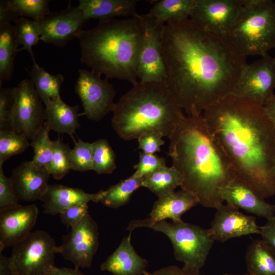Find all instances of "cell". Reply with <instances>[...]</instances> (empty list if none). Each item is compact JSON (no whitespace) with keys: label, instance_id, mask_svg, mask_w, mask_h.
Here are the masks:
<instances>
[{"label":"cell","instance_id":"13","mask_svg":"<svg viewBox=\"0 0 275 275\" xmlns=\"http://www.w3.org/2000/svg\"><path fill=\"white\" fill-rule=\"evenodd\" d=\"M144 27L137 76L143 82H164L166 70L161 50V36L165 24H160L147 14L140 15Z\"/></svg>","mask_w":275,"mask_h":275},{"label":"cell","instance_id":"8","mask_svg":"<svg viewBox=\"0 0 275 275\" xmlns=\"http://www.w3.org/2000/svg\"><path fill=\"white\" fill-rule=\"evenodd\" d=\"M57 246L47 232H31L13 246L10 258L15 275H46L54 265Z\"/></svg>","mask_w":275,"mask_h":275},{"label":"cell","instance_id":"35","mask_svg":"<svg viewBox=\"0 0 275 275\" xmlns=\"http://www.w3.org/2000/svg\"><path fill=\"white\" fill-rule=\"evenodd\" d=\"M23 135L13 130H0V164L12 156L23 152L30 145Z\"/></svg>","mask_w":275,"mask_h":275},{"label":"cell","instance_id":"38","mask_svg":"<svg viewBox=\"0 0 275 275\" xmlns=\"http://www.w3.org/2000/svg\"><path fill=\"white\" fill-rule=\"evenodd\" d=\"M15 94L16 87H0V130H12V119Z\"/></svg>","mask_w":275,"mask_h":275},{"label":"cell","instance_id":"39","mask_svg":"<svg viewBox=\"0 0 275 275\" xmlns=\"http://www.w3.org/2000/svg\"><path fill=\"white\" fill-rule=\"evenodd\" d=\"M166 166V161L155 154L140 152L139 162L133 166L135 169L133 174L135 176L143 178L158 169Z\"/></svg>","mask_w":275,"mask_h":275},{"label":"cell","instance_id":"30","mask_svg":"<svg viewBox=\"0 0 275 275\" xmlns=\"http://www.w3.org/2000/svg\"><path fill=\"white\" fill-rule=\"evenodd\" d=\"M142 179L132 174L127 179L110 186L104 190L100 202L111 208H118L126 205L133 192L141 187Z\"/></svg>","mask_w":275,"mask_h":275},{"label":"cell","instance_id":"40","mask_svg":"<svg viewBox=\"0 0 275 275\" xmlns=\"http://www.w3.org/2000/svg\"><path fill=\"white\" fill-rule=\"evenodd\" d=\"M19 200L10 178L5 175L3 165L0 164V210L20 205Z\"/></svg>","mask_w":275,"mask_h":275},{"label":"cell","instance_id":"41","mask_svg":"<svg viewBox=\"0 0 275 275\" xmlns=\"http://www.w3.org/2000/svg\"><path fill=\"white\" fill-rule=\"evenodd\" d=\"M163 135L157 132H148L140 135L137 139L139 148L143 152L148 154H155L160 151V146L164 144L162 139Z\"/></svg>","mask_w":275,"mask_h":275},{"label":"cell","instance_id":"22","mask_svg":"<svg viewBox=\"0 0 275 275\" xmlns=\"http://www.w3.org/2000/svg\"><path fill=\"white\" fill-rule=\"evenodd\" d=\"M131 233L123 238L117 249L101 264V270L113 275H144L148 261L134 250L131 243Z\"/></svg>","mask_w":275,"mask_h":275},{"label":"cell","instance_id":"12","mask_svg":"<svg viewBox=\"0 0 275 275\" xmlns=\"http://www.w3.org/2000/svg\"><path fill=\"white\" fill-rule=\"evenodd\" d=\"M98 245V227L89 214L62 236V243L56 251L75 267L90 268Z\"/></svg>","mask_w":275,"mask_h":275},{"label":"cell","instance_id":"44","mask_svg":"<svg viewBox=\"0 0 275 275\" xmlns=\"http://www.w3.org/2000/svg\"><path fill=\"white\" fill-rule=\"evenodd\" d=\"M262 240L275 252V216L267 219L266 224L260 227Z\"/></svg>","mask_w":275,"mask_h":275},{"label":"cell","instance_id":"10","mask_svg":"<svg viewBox=\"0 0 275 275\" xmlns=\"http://www.w3.org/2000/svg\"><path fill=\"white\" fill-rule=\"evenodd\" d=\"M78 73L74 88L84 113L90 120L99 121L113 111L116 91L107 77L103 79L101 75L86 69H79Z\"/></svg>","mask_w":275,"mask_h":275},{"label":"cell","instance_id":"4","mask_svg":"<svg viewBox=\"0 0 275 275\" xmlns=\"http://www.w3.org/2000/svg\"><path fill=\"white\" fill-rule=\"evenodd\" d=\"M144 27L140 14L126 19L101 20L78 37L80 61L107 78L138 80L137 70Z\"/></svg>","mask_w":275,"mask_h":275},{"label":"cell","instance_id":"45","mask_svg":"<svg viewBox=\"0 0 275 275\" xmlns=\"http://www.w3.org/2000/svg\"><path fill=\"white\" fill-rule=\"evenodd\" d=\"M19 16L10 0L0 1V25L11 23L19 18Z\"/></svg>","mask_w":275,"mask_h":275},{"label":"cell","instance_id":"43","mask_svg":"<svg viewBox=\"0 0 275 275\" xmlns=\"http://www.w3.org/2000/svg\"><path fill=\"white\" fill-rule=\"evenodd\" d=\"M144 275H200V270L183 266L170 265L160 268L154 272L146 271Z\"/></svg>","mask_w":275,"mask_h":275},{"label":"cell","instance_id":"21","mask_svg":"<svg viewBox=\"0 0 275 275\" xmlns=\"http://www.w3.org/2000/svg\"><path fill=\"white\" fill-rule=\"evenodd\" d=\"M103 193L104 190L89 194L79 188L59 184H49L41 200L43 203V212L55 215L75 205L88 203L90 201L99 202Z\"/></svg>","mask_w":275,"mask_h":275},{"label":"cell","instance_id":"6","mask_svg":"<svg viewBox=\"0 0 275 275\" xmlns=\"http://www.w3.org/2000/svg\"><path fill=\"white\" fill-rule=\"evenodd\" d=\"M226 39L245 56L268 54L275 48V3L243 0L242 10Z\"/></svg>","mask_w":275,"mask_h":275},{"label":"cell","instance_id":"34","mask_svg":"<svg viewBox=\"0 0 275 275\" xmlns=\"http://www.w3.org/2000/svg\"><path fill=\"white\" fill-rule=\"evenodd\" d=\"M52 158L47 169L48 172L57 180H60L66 175L71 165L70 153L71 150L68 144L58 139L52 141Z\"/></svg>","mask_w":275,"mask_h":275},{"label":"cell","instance_id":"27","mask_svg":"<svg viewBox=\"0 0 275 275\" xmlns=\"http://www.w3.org/2000/svg\"><path fill=\"white\" fill-rule=\"evenodd\" d=\"M33 63L32 69L29 71L31 80L39 97L46 106L61 98L60 89L64 77L61 74H50L36 61Z\"/></svg>","mask_w":275,"mask_h":275},{"label":"cell","instance_id":"11","mask_svg":"<svg viewBox=\"0 0 275 275\" xmlns=\"http://www.w3.org/2000/svg\"><path fill=\"white\" fill-rule=\"evenodd\" d=\"M243 0H195L189 19L206 32L226 38Z\"/></svg>","mask_w":275,"mask_h":275},{"label":"cell","instance_id":"50","mask_svg":"<svg viewBox=\"0 0 275 275\" xmlns=\"http://www.w3.org/2000/svg\"><path fill=\"white\" fill-rule=\"evenodd\" d=\"M223 275H232V274H228V273H225V274H224ZM244 275H251V274H250V273H247L246 274H244Z\"/></svg>","mask_w":275,"mask_h":275},{"label":"cell","instance_id":"36","mask_svg":"<svg viewBox=\"0 0 275 275\" xmlns=\"http://www.w3.org/2000/svg\"><path fill=\"white\" fill-rule=\"evenodd\" d=\"M19 16L39 22L50 13L48 0H10Z\"/></svg>","mask_w":275,"mask_h":275},{"label":"cell","instance_id":"19","mask_svg":"<svg viewBox=\"0 0 275 275\" xmlns=\"http://www.w3.org/2000/svg\"><path fill=\"white\" fill-rule=\"evenodd\" d=\"M50 175L46 168L24 161L12 170L10 179L20 200L33 202L41 201L45 195Z\"/></svg>","mask_w":275,"mask_h":275},{"label":"cell","instance_id":"31","mask_svg":"<svg viewBox=\"0 0 275 275\" xmlns=\"http://www.w3.org/2000/svg\"><path fill=\"white\" fill-rule=\"evenodd\" d=\"M50 130L49 124L45 121L35 133L30 143L34 152L32 161L37 167L47 169L52 158V141L49 138Z\"/></svg>","mask_w":275,"mask_h":275},{"label":"cell","instance_id":"14","mask_svg":"<svg viewBox=\"0 0 275 275\" xmlns=\"http://www.w3.org/2000/svg\"><path fill=\"white\" fill-rule=\"evenodd\" d=\"M45 121V108L33 82L23 79L16 87L12 130L31 140Z\"/></svg>","mask_w":275,"mask_h":275},{"label":"cell","instance_id":"28","mask_svg":"<svg viewBox=\"0 0 275 275\" xmlns=\"http://www.w3.org/2000/svg\"><path fill=\"white\" fill-rule=\"evenodd\" d=\"M18 47L14 26L11 23L0 25V87L13 75Z\"/></svg>","mask_w":275,"mask_h":275},{"label":"cell","instance_id":"51","mask_svg":"<svg viewBox=\"0 0 275 275\" xmlns=\"http://www.w3.org/2000/svg\"><path fill=\"white\" fill-rule=\"evenodd\" d=\"M273 59L274 62L275 63V57L274 58H273Z\"/></svg>","mask_w":275,"mask_h":275},{"label":"cell","instance_id":"29","mask_svg":"<svg viewBox=\"0 0 275 275\" xmlns=\"http://www.w3.org/2000/svg\"><path fill=\"white\" fill-rule=\"evenodd\" d=\"M182 182V177L174 166H165L143 177L141 187L147 188L160 198L175 191Z\"/></svg>","mask_w":275,"mask_h":275},{"label":"cell","instance_id":"25","mask_svg":"<svg viewBox=\"0 0 275 275\" xmlns=\"http://www.w3.org/2000/svg\"><path fill=\"white\" fill-rule=\"evenodd\" d=\"M195 0H160L146 14L160 24H175L189 19Z\"/></svg>","mask_w":275,"mask_h":275},{"label":"cell","instance_id":"15","mask_svg":"<svg viewBox=\"0 0 275 275\" xmlns=\"http://www.w3.org/2000/svg\"><path fill=\"white\" fill-rule=\"evenodd\" d=\"M87 20L77 7L69 1L67 7L59 12H52L39 25L40 40L58 47H64L74 38H78Z\"/></svg>","mask_w":275,"mask_h":275},{"label":"cell","instance_id":"47","mask_svg":"<svg viewBox=\"0 0 275 275\" xmlns=\"http://www.w3.org/2000/svg\"><path fill=\"white\" fill-rule=\"evenodd\" d=\"M0 275H15L11 266L10 257L0 252Z\"/></svg>","mask_w":275,"mask_h":275},{"label":"cell","instance_id":"37","mask_svg":"<svg viewBox=\"0 0 275 275\" xmlns=\"http://www.w3.org/2000/svg\"><path fill=\"white\" fill-rule=\"evenodd\" d=\"M71 170L79 172L92 170L93 152L92 143L78 139L70 153Z\"/></svg>","mask_w":275,"mask_h":275},{"label":"cell","instance_id":"3","mask_svg":"<svg viewBox=\"0 0 275 275\" xmlns=\"http://www.w3.org/2000/svg\"><path fill=\"white\" fill-rule=\"evenodd\" d=\"M169 139L168 155L182 177L181 189L192 193L205 207L223 205L221 191L235 176L202 115H184Z\"/></svg>","mask_w":275,"mask_h":275},{"label":"cell","instance_id":"49","mask_svg":"<svg viewBox=\"0 0 275 275\" xmlns=\"http://www.w3.org/2000/svg\"><path fill=\"white\" fill-rule=\"evenodd\" d=\"M273 176L274 180L275 181V158H274L273 168Z\"/></svg>","mask_w":275,"mask_h":275},{"label":"cell","instance_id":"5","mask_svg":"<svg viewBox=\"0 0 275 275\" xmlns=\"http://www.w3.org/2000/svg\"><path fill=\"white\" fill-rule=\"evenodd\" d=\"M112 112V126L125 141L151 131L169 138L184 115L164 82L139 80L115 103Z\"/></svg>","mask_w":275,"mask_h":275},{"label":"cell","instance_id":"18","mask_svg":"<svg viewBox=\"0 0 275 275\" xmlns=\"http://www.w3.org/2000/svg\"><path fill=\"white\" fill-rule=\"evenodd\" d=\"M38 213L34 204L0 210V252L13 246L31 233Z\"/></svg>","mask_w":275,"mask_h":275},{"label":"cell","instance_id":"46","mask_svg":"<svg viewBox=\"0 0 275 275\" xmlns=\"http://www.w3.org/2000/svg\"><path fill=\"white\" fill-rule=\"evenodd\" d=\"M46 275H84L79 268L57 267L54 265L48 270Z\"/></svg>","mask_w":275,"mask_h":275},{"label":"cell","instance_id":"23","mask_svg":"<svg viewBox=\"0 0 275 275\" xmlns=\"http://www.w3.org/2000/svg\"><path fill=\"white\" fill-rule=\"evenodd\" d=\"M135 0H80L77 6L86 20L97 19L99 21L116 17H135Z\"/></svg>","mask_w":275,"mask_h":275},{"label":"cell","instance_id":"17","mask_svg":"<svg viewBox=\"0 0 275 275\" xmlns=\"http://www.w3.org/2000/svg\"><path fill=\"white\" fill-rule=\"evenodd\" d=\"M199 204L197 197L191 192L183 189L158 198L153 206L149 217L132 220L127 230L129 232L139 227L149 228L154 224L170 219L173 222H180L182 215Z\"/></svg>","mask_w":275,"mask_h":275},{"label":"cell","instance_id":"24","mask_svg":"<svg viewBox=\"0 0 275 275\" xmlns=\"http://www.w3.org/2000/svg\"><path fill=\"white\" fill-rule=\"evenodd\" d=\"M79 105L70 106L65 103L61 98L52 101L45 107V121L50 130L58 133H67L75 142L73 134L80 127L78 118L84 113H79Z\"/></svg>","mask_w":275,"mask_h":275},{"label":"cell","instance_id":"42","mask_svg":"<svg viewBox=\"0 0 275 275\" xmlns=\"http://www.w3.org/2000/svg\"><path fill=\"white\" fill-rule=\"evenodd\" d=\"M88 209V203L74 205L60 214L61 222L72 228L89 214Z\"/></svg>","mask_w":275,"mask_h":275},{"label":"cell","instance_id":"33","mask_svg":"<svg viewBox=\"0 0 275 275\" xmlns=\"http://www.w3.org/2000/svg\"><path fill=\"white\" fill-rule=\"evenodd\" d=\"M93 169L98 174H111L116 169L115 153L108 141L99 139L92 143Z\"/></svg>","mask_w":275,"mask_h":275},{"label":"cell","instance_id":"32","mask_svg":"<svg viewBox=\"0 0 275 275\" xmlns=\"http://www.w3.org/2000/svg\"><path fill=\"white\" fill-rule=\"evenodd\" d=\"M14 22V28L18 44L19 46H22L19 48V52L26 50L31 54L33 61H36L32 47L38 44L40 40L38 22L23 17L18 18Z\"/></svg>","mask_w":275,"mask_h":275},{"label":"cell","instance_id":"7","mask_svg":"<svg viewBox=\"0 0 275 275\" xmlns=\"http://www.w3.org/2000/svg\"><path fill=\"white\" fill-rule=\"evenodd\" d=\"M149 228L163 233L170 239L174 256L183 263V266L199 270L205 265L214 242L208 229L183 221H162Z\"/></svg>","mask_w":275,"mask_h":275},{"label":"cell","instance_id":"9","mask_svg":"<svg viewBox=\"0 0 275 275\" xmlns=\"http://www.w3.org/2000/svg\"><path fill=\"white\" fill-rule=\"evenodd\" d=\"M261 57L243 66L231 94L263 106L274 94L275 63L268 54Z\"/></svg>","mask_w":275,"mask_h":275},{"label":"cell","instance_id":"1","mask_svg":"<svg viewBox=\"0 0 275 275\" xmlns=\"http://www.w3.org/2000/svg\"><path fill=\"white\" fill-rule=\"evenodd\" d=\"M164 84L187 116H197L231 94L246 56L189 19L166 24L161 36Z\"/></svg>","mask_w":275,"mask_h":275},{"label":"cell","instance_id":"26","mask_svg":"<svg viewBox=\"0 0 275 275\" xmlns=\"http://www.w3.org/2000/svg\"><path fill=\"white\" fill-rule=\"evenodd\" d=\"M245 261L251 275H275V252L262 239L253 240L249 245Z\"/></svg>","mask_w":275,"mask_h":275},{"label":"cell","instance_id":"16","mask_svg":"<svg viewBox=\"0 0 275 275\" xmlns=\"http://www.w3.org/2000/svg\"><path fill=\"white\" fill-rule=\"evenodd\" d=\"M214 217L208 229L212 238L225 242L231 238L260 234L254 216H248L230 204H223L216 209Z\"/></svg>","mask_w":275,"mask_h":275},{"label":"cell","instance_id":"20","mask_svg":"<svg viewBox=\"0 0 275 275\" xmlns=\"http://www.w3.org/2000/svg\"><path fill=\"white\" fill-rule=\"evenodd\" d=\"M224 202L246 212L268 219L274 216L275 204L265 201L255 190L234 179L221 191Z\"/></svg>","mask_w":275,"mask_h":275},{"label":"cell","instance_id":"48","mask_svg":"<svg viewBox=\"0 0 275 275\" xmlns=\"http://www.w3.org/2000/svg\"><path fill=\"white\" fill-rule=\"evenodd\" d=\"M265 113L275 128V94H273L263 106Z\"/></svg>","mask_w":275,"mask_h":275},{"label":"cell","instance_id":"2","mask_svg":"<svg viewBox=\"0 0 275 275\" xmlns=\"http://www.w3.org/2000/svg\"><path fill=\"white\" fill-rule=\"evenodd\" d=\"M235 179L264 198L275 195V128L263 106L230 94L202 114Z\"/></svg>","mask_w":275,"mask_h":275}]
</instances>
